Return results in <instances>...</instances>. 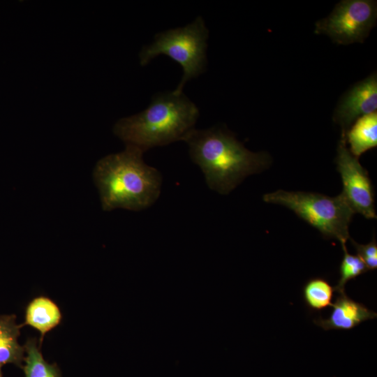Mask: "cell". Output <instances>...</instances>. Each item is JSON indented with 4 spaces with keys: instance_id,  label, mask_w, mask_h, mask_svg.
Returning a JSON list of instances; mask_svg holds the SVG:
<instances>
[{
    "instance_id": "cell-1",
    "label": "cell",
    "mask_w": 377,
    "mask_h": 377,
    "mask_svg": "<svg viewBox=\"0 0 377 377\" xmlns=\"http://www.w3.org/2000/svg\"><path fill=\"white\" fill-rule=\"evenodd\" d=\"M190 157L202 170L210 189L228 194L245 177L269 163L268 154L248 150L227 130L193 129L185 138Z\"/></svg>"
},
{
    "instance_id": "cell-2",
    "label": "cell",
    "mask_w": 377,
    "mask_h": 377,
    "mask_svg": "<svg viewBox=\"0 0 377 377\" xmlns=\"http://www.w3.org/2000/svg\"><path fill=\"white\" fill-rule=\"evenodd\" d=\"M143 153L126 145L124 151L97 162L93 176L104 211L117 208L140 211L158 198L161 174L145 163Z\"/></svg>"
},
{
    "instance_id": "cell-3",
    "label": "cell",
    "mask_w": 377,
    "mask_h": 377,
    "mask_svg": "<svg viewBox=\"0 0 377 377\" xmlns=\"http://www.w3.org/2000/svg\"><path fill=\"white\" fill-rule=\"evenodd\" d=\"M199 109L183 92L156 94L142 112L118 120L113 132L142 152L183 140L195 129Z\"/></svg>"
},
{
    "instance_id": "cell-4",
    "label": "cell",
    "mask_w": 377,
    "mask_h": 377,
    "mask_svg": "<svg viewBox=\"0 0 377 377\" xmlns=\"http://www.w3.org/2000/svg\"><path fill=\"white\" fill-rule=\"evenodd\" d=\"M265 202L285 206L316 228L325 238L341 246L349 239V225L355 212L342 193L330 197L317 193L278 190L265 194Z\"/></svg>"
},
{
    "instance_id": "cell-5",
    "label": "cell",
    "mask_w": 377,
    "mask_h": 377,
    "mask_svg": "<svg viewBox=\"0 0 377 377\" xmlns=\"http://www.w3.org/2000/svg\"><path fill=\"white\" fill-rule=\"evenodd\" d=\"M208 36L209 30L199 15L184 27L156 34L154 41L145 45L140 52V63L145 66L160 54H165L177 62L182 68L183 75L173 91L182 93L186 82L206 69Z\"/></svg>"
},
{
    "instance_id": "cell-6",
    "label": "cell",
    "mask_w": 377,
    "mask_h": 377,
    "mask_svg": "<svg viewBox=\"0 0 377 377\" xmlns=\"http://www.w3.org/2000/svg\"><path fill=\"white\" fill-rule=\"evenodd\" d=\"M376 16V1H341L327 17L316 23L315 32L327 34L339 44L363 43Z\"/></svg>"
},
{
    "instance_id": "cell-7",
    "label": "cell",
    "mask_w": 377,
    "mask_h": 377,
    "mask_svg": "<svg viewBox=\"0 0 377 377\" xmlns=\"http://www.w3.org/2000/svg\"><path fill=\"white\" fill-rule=\"evenodd\" d=\"M335 162L343 184L341 193L355 213L358 212L367 219H376L371 181L358 158L346 147L344 132L339 142Z\"/></svg>"
},
{
    "instance_id": "cell-8",
    "label": "cell",
    "mask_w": 377,
    "mask_h": 377,
    "mask_svg": "<svg viewBox=\"0 0 377 377\" xmlns=\"http://www.w3.org/2000/svg\"><path fill=\"white\" fill-rule=\"evenodd\" d=\"M377 79L373 74L356 84L341 100L334 112V121L346 133L351 124L360 117L376 112Z\"/></svg>"
},
{
    "instance_id": "cell-9",
    "label": "cell",
    "mask_w": 377,
    "mask_h": 377,
    "mask_svg": "<svg viewBox=\"0 0 377 377\" xmlns=\"http://www.w3.org/2000/svg\"><path fill=\"white\" fill-rule=\"evenodd\" d=\"M332 306V311L328 318L319 317L313 320L316 325L325 330H349L377 316L376 312L350 299L345 293L339 294Z\"/></svg>"
},
{
    "instance_id": "cell-10",
    "label": "cell",
    "mask_w": 377,
    "mask_h": 377,
    "mask_svg": "<svg viewBox=\"0 0 377 377\" xmlns=\"http://www.w3.org/2000/svg\"><path fill=\"white\" fill-rule=\"evenodd\" d=\"M62 320V314L58 305L50 297L40 295L32 299L25 309L24 322L20 325H29L40 334V348L45 334L57 326Z\"/></svg>"
},
{
    "instance_id": "cell-11",
    "label": "cell",
    "mask_w": 377,
    "mask_h": 377,
    "mask_svg": "<svg viewBox=\"0 0 377 377\" xmlns=\"http://www.w3.org/2000/svg\"><path fill=\"white\" fill-rule=\"evenodd\" d=\"M15 320V315L0 316V365L13 364L22 368L25 349L17 341L22 327Z\"/></svg>"
},
{
    "instance_id": "cell-12",
    "label": "cell",
    "mask_w": 377,
    "mask_h": 377,
    "mask_svg": "<svg viewBox=\"0 0 377 377\" xmlns=\"http://www.w3.org/2000/svg\"><path fill=\"white\" fill-rule=\"evenodd\" d=\"M350 151L358 158L377 145V112L360 117L346 133Z\"/></svg>"
},
{
    "instance_id": "cell-13",
    "label": "cell",
    "mask_w": 377,
    "mask_h": 377,
    "mask_svg": "<svg viewBox=\"0 0 377 377\" xmlns=\"http://www.w3.org/2000/svg\"><path fill=\"white\" fill-rule=\"evenodd\" d=\"M24 346L27 353L22 367L25 377H61L57 364L45 361L35 338L29 339Z\"/></svg>"
},
{
    "instance_id": "cell-14",
    "label": "cell",
    "mask_w": 377,
    "mask_h": 377,
    "mask_svg": "<svg viewBox=\"0 0 377 377\" xmlns=\"http://www.w3.org/2000/svg\"><path fill=\"white\" fill-rule=\"evenodd\" d=\"M334 288L324 278L309 279L303 287V298L313 311H320L332 306Z\"/></svg>"
},
{
    "instance_id": "cell-15",
    "label": "cell",
    "mask_w": 377,
    "mask_h": 377,
    "mask_svg": "<svg viewBox=\"0 0 377 377\" xmlns=\"http://www.w3.org/2000/svg\"><path fill=\"white\" fill-rule=\"evenodd\" d=\"M343 256L339 267L340 278L337 285L334 288L339 294L344 293L345 285L348 281L354 279L367 271L364 262L357 255L348 253L346 245L341 246Z\"/></svg>"
},
{
    "instance_id": "cell-16",
    "label": "cell",
    "mask_w": 377,
    "mask_h": 377,
    "mask_svg": "<svg viewBox=\"0 0 377 377\" xmlns=\"http://www.w3.org/2000/svg\"><path fill=\"white\" fill-rule=\"evenodd\" d=\"M354 246L357 255L362 259L367 270H374L377 268V243L376 239L367 244H360L352 238L349 239Z\"/></svg>"
},
{
    "instance_id": "cell-17",
    "label": "cell",
    "mask_w": 377,
    "mask_h": 377,
    "mask_svg": "<svg viewBox=\"0 0 377 377\" xmlns=\"http://www.w3.org/2000/svg\"><path fill=\"white\" fill-rule=\"evenodd\" d=\"M1 366L0 365V377H3V376H2L1 370Z\"/></svg>"
}]
</instances>
